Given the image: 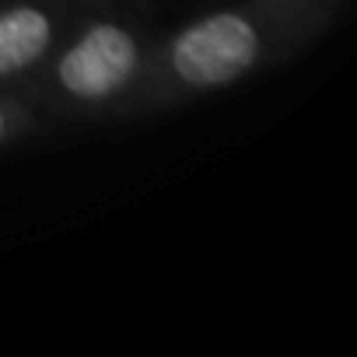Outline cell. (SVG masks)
I'll return each instance as SVG.
<instances>
[{
    "mask_svg": "<svg viewBox=\"0 0 357 357\" xmlns=\"http://www.w3.org/2000/svg\"><path fill=\"white\" fill-rule=\"evenodd\" d=\"M140 70V39L116 25H88L53 67V84L70 102H109L116 98Z\"/></svg>",
    "mask_w": 357,
    "mask_h": 357,
    "instance_id": "7a4b0ae2",
    "label": "cell"
},
{
    "mask_svg": "<svg viewBox=\"0 0 357 357\" xmlns=\"http://www.w3.org/2000/svg\"><path fill=\"white\" fill-rule=\"evenodd\" d=\"M273 4L228 8L197 18L168 46V74L186 91H214L252 74L273 50L277 25Z\"/></svg>",
    "mask_w": 357,
    "mask_h": 357,
    "instance_id": "6da1fadb",
    "label": "cell"
},
{
    "mask_svg": "<svg viewBox=\"0 0 357 357\" xmlns=\"http://www.w3.org/2000/svg\"><path fill=\"white\" fill-rule=\"evenodd\" d=\"M8 130H11V112L4 109V102H0V140L8 137Z\"/></svg>",
    "mask_w": 357,
    "mask_h": 357,
    "instance_id": "277c9868",
    "label": "cell"
},
{
    "mask_svg": "<svg viewBox=\"0 0 357 357\" xmlns=\"http://www.w3.org/2000/svg\"><path fill=\"white\" fill-rule=\"evenodd\" d=\"M53 15L36 4H15L0 11V77L32 70L53 50Z\"/></svg>",
    "mask_w": 357,
    "mask_h": 357,
    "instance_id": "3957f363",
    "label": "cell"
}]
</instances>
